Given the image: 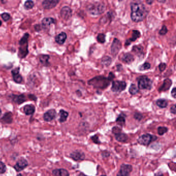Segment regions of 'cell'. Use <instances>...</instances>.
<instances>
[{"mask_svg":"<svg viewBox=\"0 0 176 176\" xmlns=\"http://www.w3.org/2000/svg\"><path fill=\"white\" fill-rule=\"evenodd\" d=\"M131 17L133 21L140 22L143 21L147 15V11L143 4L140 2H133L130 4Z\"/></svg>","mask_w":176,"mask_h":176,"instance_id":"6da1fadb","label":"cell"},{"mask_svg":"<svg viewBox=\"0 0 176 176\" xmlns=\"http://www.w3.org/2000/svg\"><path fill=\"white\" fill-rule=\"evenodd\" d=\"M115 75L112 72H110L108 77L97 76L88 81V84L90 85L94 86L95 88L105 89L109 86L110 81H112Z\"/></svg>","mask_w":176,"mask_h":176,"instance_id":"7a4b0ae2","label":"cell"},{"mask_svg":"<svg viewBox=\"0 0 176 176\" xmlns=\"http://www.w3.org/2000/svg\"><path fill=\"white\" fill-rule=\"evenodd\" d=\"M29 35L26 33L19 41L20 48L19 56L20 58H23L28 55V40Z\"/></svg>","mask_w":176,"mask_h":176,"instance_id":"3957f363","label":"cell"},{"mask_svg":"<svg viewBox=\"0 0 176 176\" xmlns=\"http://www.w3.org/2000/svg\"><path fill=\"white\" fill-rule=\"evenodd\" d=\"M105 10V6L101 3L91 4L87 7V11L93 15H99L103 13Z\"/></svg>","mask_w":176,"mask_h":176,"instance_id":"277c9868","label":"cell"},{"mask_svg":"<svg viewBox=\"0 0 176 176\" xmlns=\"http://www.w3.org/2000/svg\"><path fill=\"white\" fill-rule=\"evenodd\" d=\"M152 82L146 76H142L138 80V88L140 89L150 90L152 88Z\"/></svg>","mask_w":176,"mask_h":176,"instance_id":"5b68a950","label":"cell"},{"mask_svg":"<svg viewBox=\"0 0 176 176\" xmlns=\"http://www.w3.org/2000/svg\"><path fill=\"white\" fill-rule=\"evenodd\" d=\"M127 86L126 83L124 81H115L112 83L111 89L114 92H121L124 91Z\"/></svg>","mask_w":176,"mask_h":176,"instance_id":"8992f818","label":"cell"},{"mask_svg":"<svg viewBox=\"0 0 176 176\" xmlns=\"http://www.w3.org/2000/svg\"><path fill=\"white\" fill-rule=\"evenodd\" d=\"M154 137L155 136H153L149 134H144L138 138V143L140 144V145L147 146L152 140H155V139H154Z\"/></svg>","mask_w":176,"mask_h":176,"instance_id":"52a82bcc","label":"cell"},{"mask_svg":"<svg viewBox=\"0 0 176 176\" xmlns=\"http://www.w3.org/2000/svg\"><path fill=\"white\" fill-rule=\"evenodd\" d=\"M132 171V166L129 164H124L121 165L117 176H129L130 173Z\"/></svg>","mask_w":176,"mask_h":176,"instance_id":"ba28073f","label":"cell"},{"mask_svg":"<svg viewBox=\"0 0 176 176\" xmlns=\"http://www.w3.org/2000/svg\"><path fill=\"white\" fill-rule=\"evenodd\" d=\"M121 48V42L118 39L115 38L111 46V53L114 56H116Z\"/></svg>","mask_w":176,"mask_h":176,"instance_id":"9c48e42d","label":"cell"},{"mask_svg":"<svg viewBox=\"0 0 176 176\" xmlns=\"http://www.w3.org/2000/svg\"><path fill=\"white\" fill-rule=\"evenodd\" d=\"M28 165L27 161L23 158H21L17 161L16 164L14 166V168L17 171H20L23 170Z\"/></svg>","mask_w":176,"mask_h":176,"instance_id":"30bf717a","label":"cell"},{"mask_svg":"<svg viewBox=\"0 0 176 176\" xmlns=\"http://www.w3.org/2000/svg\"><path fill=\"white\" fill-rule=\"evenodd\" d=\"M61 17L65 20L70 19L72 16V11L71 8L68 6H65L62 8L61 11Z\"/></svg>","mask_w":176,"mask_h":176,"instance_id":"8fae6325","label":"cell"},{"mask_svg":"<svg viewBox=\"0 0 176 176\" xmlns=\"http://www.w3.org/2000/svg\"><path fill=\"white\" fill-rule=\"evenodd\" d=\"M70 156L74 161L84 160L85 157V155L84 152L80 150H75L74 152H72Z\"/></svg>","mask_w":176,"mask_h":176,"instance_id":"7c38bea8","label":"cell"},{"mask_svg":"<svg viewBox=\"0 0 176 176\" xmlns=\"http://www.w3.org/2000/svg\"><path fill=\"white\" fill-rule=\"evenodd\" d=\"M59 2L58 0H46L43 2L42 6L45 9H51L55 7Z\"/></svg>","mask_w":176,"mask_h":176,"instance_id":"4fadbf2b","label":"cell"},{"mask_svg":"<svg viewBox=\"0 0 176 176\" xmlns=\"http://www.w3.org/2000/svg\"><path fill=\"white\" fill-rule=\"evenodd\" d=\"M56 115V113L54 110H50L44 114V118L45 121H52L53 119L55 118Z\"/></svg>","mask_w":176,"mask_h":176,"instance_id":"5bb4252c","label":"cell"},{"mask_svg":"<svg viewBox=\"0 0 176 176\" xmlns=\"http://www.w3.org/2000/svg\"><path fill=\"white\" fill-rule=\"evenodd\" d=\"M171 85H172V81L171 79H165L163 82L162 85L161 86L159 89V92L166 91H167L171 88Z\"/></svg>","mask_w":176,"mask_h":176,"instance_id":"9a60e30c","label":"cell"},{"mask_svg":"<svg viewBox=\"0 0 176 176\" xmlns=\"http://www.w3.org/2000/svg\"><path fill=\"white\" fill-rule=\"evenodd\" d=\"M19 68H17L11 71L14 81L17 83H20L22 81V77L19 74Z\"/></svg>","mask_w":176,"mask_h":176,"instance_id":"2e32d148","label":"cell"},{"mask_svg":"<svg viewBox=\"0 0 176 176\" xmlns=\"http://www.w3.org/2000/svg\"><path fill=\"white\" fill-rule=\"evenodd\" d=\"M140 33L138 30H133V32H132V37L131 38L127 40L126 42V44H125V46H129L131 42H133V41H135L137 39L140 38Z\"/></svg>","mask_w":176,"mask_h":176,"instance_id":"e0dca14e","label":"cell"},{"mask_svg":"<svg viewBox=\"0 0 176 176\" xmlns=\"http://www.w3.org/2000/svg\"><path fill=\"white\" fill-rule=\"evenodd\" d=\"M134 60V58L133 55L130 53H125L122 56L121 61L124 62V63L127 64H131Z\"/></svg>","mask_w":176,"mask_h":176,"instance_id":"ac0fdd59","label":"cell"},{"mask_svg":"<svg viewBox=\"0 0 176 176\" xmlns=\"http://www.w3.org/2000/svg\"><path fill=\"white\" fill-rule=\"evenodd\" d=\"M132 51L136 55L140 58L143 57L144 53L143 48L141 46H135L132 48Z\"/></svg>","mask_w":176,"mask_h":176,"instance_id":"d6986e66","label":"cell"},{"mask_svg":"<svg viewBox=\"0 0 176 176\" xmlns=\"http://www.w3.org/2000/svg\"><path fill=\"white\" fill-rule=\"evenodd\" d=\"M67 39V35L65 32H62L61 34H58L55 37V41L60 44H64L65 41Z\"/></svg>","mask_w":176,"mask_h":176,"instance_id":"ffe728a7","label":"cell"},{"mask_svg":"<svg viewBox=\"0 0 176 176\" xmlns=\"http://www.w3.org/2000/svg\"><path fill=\"white\" fill-rule=\"evenodd\" d=\"M53 174L55 176H69L68 171L65 169H56L53 170Z\"/></svg>","mask_w":176,"mask_h":176,"instance_id":"44dd1931","label":"cell"},{"mask_svg":"<svg viewBox=\"0 0 176 176\" xmlns=\"http://www.w3.org/2000/svg\"><path fill=\"white\" fill-rule=\"evenodd\" d=\"M12 99L13 100V101L17 103L18 104H21L23 102H24L25 101V97L23 95H19V96H17V95H12Z\"/></svg>","mask_w":176,"mask_h":176,"instance_id":"7402d4cb","label":"cell"},{"mask_svg":"<svg viewBox=\"0 0 176 176\" xmlns=\"http://www.w3.org/2000/svg\"><path fill=\"white\" fill-rule=\"evenodd\" d=\"M35 108L32 105H26L24 107V112L27 115H32L35 112Z\"/></svg>","mask_w":176,"mask_h":176,"instance_id":"603a6c76","label":"cell"},{"mask_svg":"<svg viewBox=\"0 0 176 176\" xmlns=\"http://www.w3.org/2000/svg\"><path fill=\"white\" fill-rule=\"evenodd\" d=\"M115 138L116 140L120 142H125L128 139V137L126 134L122 133L121 132L116 134Z\"/></svg>","mask_w":176,"mask_h":176,"instance_id":"cb8c5ba5","label":"cell"},{"mask_svg":"<svg viewBox=\"0 0 176 176\" xmlns=\"http://www.w3.org/2000/svg\"><path fill=\"white\" fill-rule=\"evenodd\" d=\"M55 20L52 18H45L42 21V24L44 26H48L50 25L55 23Z\"/></svg>","mask_w":176,"mask_h":176,"instance_id":"d4e9b609","label":"cell"},{"mask_svg":"<svg viewBox=\"0 0 176 176\" xmlns=\"http://www.w3.org/2000/svg\"><path fill=\"white\" fill-rule=\"evenodd\" d=\"M60 118L59 119V121L61 122H64L67 120V118L68 116V113L63 110H61L60 112Z\"/></svg>","mask_w":176,"mask_h":176,"instance_id":"484cf974","label":"cell"},{"mask_svg":"<svg viewBox=\"0 0 176 176\" xmlns=\"http://www.w3.org/2000/svg\"><path fill=\"white\" fill-rule=\"evenodd\" d=\"M12 120H13L12 115L11 113H6L2 118V121H3L4 123H7V124L11 123Z\"/></svg>","mask_w":176,"mask_h":176,"instance_id":"4316f807","label":"cell"},{"mask_svg":"<svg viewBox=\"0 0 176 176\" xmlns=\"http://www.w3.org/2000/svg\"><path fill=\"white\" fill-rule=\"evenodd\" d=\"M156 103L159 107L162 109L165 108L168 105V102L165 99H159L157 100Z\"/></svg>","mask_w":176,"mask_h":176,"instance_id":"83f0119b","label":"cell"},{"mask_svg":"<svg viewBox=\"0 0 176 176\" xmlns=\"http://www.w3.org/2000/svg\"><path fill=\"white\" fill-rule=\"evenodd\" d=\"M50 57L49 55H41L40 57V61L41 64H42L44 66H48L50 64L49 63V60Z\"/></svg>","mask_w":176,"mask_h":176,"instance_id":"f1b7e54d","label":"cell"},{"mask_svg":"<svg viewBox=\"0 0 176 176\" xmlns=\"http://www.w3.org/2000/svg\"><path fill=\"white\" fill-rule=\"evenodd\" d=\"M125 122H126L125 116L124 115V114H120L116 119L117 124L121 126L124 125V124H125Z\"/></svg>","mask_w":176,"mask_h":176,"instance_id":"f546056e","label":"cell"},{"mask_svg":"<svg viewBox=\"0 0 176 176\" xmlns=\"http://www.w3.org/2000/svg\"><path fill=\"white\" fill-rule=\"evenodd\" d=\"M129 93L130 94L132 95H134L138 94V93L139 92V89L136 86L135 84H132L130 85V87L129 89Z\"/></svg>","mask_w":176,"mask_h":176,"instance_id":"4dcf8cb0","label":"cell"},{"mask_svg":"<svg viewBox=\"0 0 176 176\" xmlns=\"http://www.w3.org/2000/svg\"><path fill=\"white\" fill-rule=\"evenodd\" d=\"M101 62H102V64L103 65L108 66H109L110 64H111L112 60H111V58H110V57H109V56H105V57H104V58H102Z\"/></svg>","mask_w":176,"mask_h":176,"instance_id":"1f68e13d","label":"cell"},{"mask_svg":"<svg viewBox=\"0 0 176 176\" xmlns=\"http://www.w3.org/2000/svg\"><path fill=\"white\" fill-rule=\"evenodd\" d=\"M97 39L99 43L103 44L105 42V35L104 34H99L97 36Z\"/></svg>","mask_w":176,"mask_h":176,"instance_id":"d6a6232c","label":"cell"},{"mask_svg":"<svg viewBox=\"0 0 176 176\" xmlns=\"http://www.w3.org/2000/svg\"><path fill=\"white\" fill-rule=\"evenodd\" d=\"M168 131V129L165 127H160L157 129V133L160 135H163Z\"/></svg>","mask_w":176,"mask_h":176,"instance_id":"836d02e7","label":"cell"},{"mask_svg":"<svg viewBox=\"0 0 176 176\" xmlns=\"http://www.w3.org/2000/svg\"><path fill=\"white\" fill-rule=\"evenodd\" d=\"M34 5V2L31 1H28L25 2L24 3V7L26 9H30L33 8Z\"/></svg>","mask_w":176,"mask_h":176,"instance_id":"e575fe53","label":"cell"},{"mask_svg":"<svg viewBox=\"0 0 176 176\" xmlns=\"http://www.w3.org/2000/svg\"><path fill=\"white\" fill-rule=\"evenodd\" d=\"M150 67H151L150 64L149 63L146 62V63L144 64L143 65H141L139 69H140V71H144V70H148V69H150Z\"/></svg>","mask_w":176,"mask_h":176,"instance_id":"d590c367","label":"cell"},{"mask_svg":"<svg viewBox=\"0 0 176 176\" xmlns=\"http://www.w3.org/2000/svg\"><path fill=\"white\" fill-rule=\"evenodd\" d=\"M167 32H168L167 28L165 26V25H164L161 28V30L159 31V34L161 35H164L166 33H167Z\"/></svg>","mask_w":176,"mask_h":176,"instance_id":"8d00e7d4","label":"cell"},{"mask_svg":"<svg viewBox=\"0 0 176 176\" xmlns=\"http://www.w3.org/2000/svg\"><path fill=\"white\" fill-rule=\"evenodd\" d=\"M6 170V166L3 162H0V174L4 173Z\"/></svg>","mask_w":176,"mask_h":176,"instance_id":"74e56055","label":"cell"},{"mask_svg":"<svg viewBox=\"0 0 176 176\" xmlns=\"http://www.w3.org/2000/svg\"><path fill=\"white\" fill-rule=\"evenodd\" d=\"M2 18L5 21H7L10 19V15L7 13H5L2 15Z\"/></svg>","mask_w":176,"mask_h":176,"instance_id":"f35d334b","label":"cell"},{"mask_svg":"<svg viewBox=\"0 0 176 176\" xmlns=\"http://www.w3.org/2000/svg\"><path fill=\"white\" fill-rule=\"evenodd\" d=\"M91 139L92 140H93V141L95 143H101L100 141L99 140V138H98V136H97V135H95V136H92V137L91 138Z\"/></svg>","mask_w":176,"mask_h":176,"instance_id":"ab89813d","label":"cell"},{"mask_svg":"<svg viewBox=\"0 0 176 176\" xmlns=\"http://www.w3.org/2000/svg\"><path fill=\"white\" fill-rule=\"evenodd\" d=\"M134 117L135 119L140 121L143 118V115L140 113H136L134 115Z\"/></svg>","mask_w":176,"mask_h":176,"instance_id":"60d3db41","label":"cell"},{"mask_svg":"<svg viewBox=\"0 0 176 176\" xmlns=\"http://www.w3.org/2000/svg\"><path fill=\"white\" fill-rule=\"evenodd\" d=\"M112 132L113 133L116 135L117 134H118L119 133L121 132V130L118 127H114L112 129Z\"/></svg>","mask_w":176,"mask_h":176,"instance_id":"b9f144b4","label":"cell"},{"mask_svg":"<svg viewBox=\"0 0 176 176\" xmlns=\"http://www.w3.org/2000/svg\"><path fill=\"white\" fill-rule=\"evenodd\" d=\"M166 64L163 63H161L159 65V69H160V71L161 72L163 71L164 70H165V69H166Z\"/></svg>","mask_w":176,"mask_h":176,"instance_id":"7bdbcfd3","label":"cell"},{"mask_svg":"<svg viewBox=\"0 0 176 176\" xmlns=\"http://www.w3.org/2000/svg\"><path fill=\"white\" fill-rule=\"evenodd\" d=\"M176 87H174V88L172 89V91L171 92V96L173 97L174 99H176Z\"/></svg>","mask_w":176,"mask_h":176,"instance_id":"ee69618b","label":"cell"},{"mask_svg":"<svg viewBox=\"0 0 176 176\" xmlns=\"http://www.w3.org/2000/svg\"><path fill=\"white\" fill-rule=\"evenodd\" d=\"M176 105H173L171 108V112L173 114H176Z\"/></svg>","mask_w":176,"mask_h":176,"instance_id":"f6af8a7d","label":"cell"},{"mask_svg":"<svg viewBox=\"0 0 176 176\" xmlns=\"http://www.w3.org/2000/svg\"><path fill=\"white\" fill-rule=\"evenodd\" d=\"M146 2H147V3L148 4H149V5H151V4H152V3L154 2V1H152V0H151V1H147Z\"/></svg>","mask_w":176,"mask_h":176,"instance_id":"bcb514c9","label":"cell"},{"mask_svg":"<svg viewBox=\"0 0 176 176\" xmlns=\"http://www.w3.org/2000/svg\"><path fill=\"white\" fill-rule=\"evenodd\" d=\"M155 176H163V175L162 173H159L155 174Z\"/></svg>","mask_w":176,"mask_h":176,"instance_id":"7dc6e473","label":"cell"},{"mask_svg":"<svg viewBox=\"0 0 176 176\" xmlns=\"http://www.w3.org/2000/svg\"><path fill=\"white\" fill-rule=\"evenodd\" d=\"M87 176L85 175V174H84L83 173H80L79 175V176Z\"/></svg>","mask_w":176,"mask_h":176,"instance_id":"c3c4849f","label":"cell"},{"mask_svg":"<svg viewBox=\"0 0 176 176\" xmlns=\"http://www.w3.org/2000/svg\"><path fill=\"white\" fill-rule=\"evenodd\" d=\"M157 2H160V3H164V2H165V1H157Z\"/></svg>","mask_w":176,"mask_h":176,"instance_id":"681fc988","label":"cell"},{"mask_svg":"<svg viewBox=\"0 0 176 176\" xmlns=\"http://www.w3.org/2000/svg\"><path fill=\"white\" fill-rule=\"evenodd\" d=\"M22 176L21 174H19V175H18V176Z\"/></svg>","mask_w":176,"mask_h":176,"instance_id":"f907efd6","label":"cell"},{"mask_svg":"<svg viewBox=\"0 0 176 176\" xmlns=\"http://www.w3.org/2000/svg\"><path fill=\"white\" fill-rule=\"evenodd\" d=\"M1 113H2V111H1V110L0 109V115H1Z\"/></svg>","mask_w":176,"mask_h":176,"instance_id":"816d5d0a","label":"cell"},{"mask_svg":"<svg viewBox=\"0 0 176 176\" xmlns=\"http://www.w3.org/2000/svg\"><path fill=\"white\" fill-rule=\"evenodd\" d=\"M1 24H2V22L0 21V26L1 25Z\"/></svg>","mask_w":176,"mask_h":176,"instance_id":"f5cc1de1","label":"cell"},{"mask_svg":"<svg viewBox=\"0 0 176 176\" xmlns=\"http://www.w3.org/2000/svg\"><path fill=\"white\" fill-rule=\"evenodd\" d=\"M105 176V175H102V176Z\"/></svg>","mask_w":176,"mask_h":176,"instance_id":"db71d44e","label":"cell"}]
</instances>
